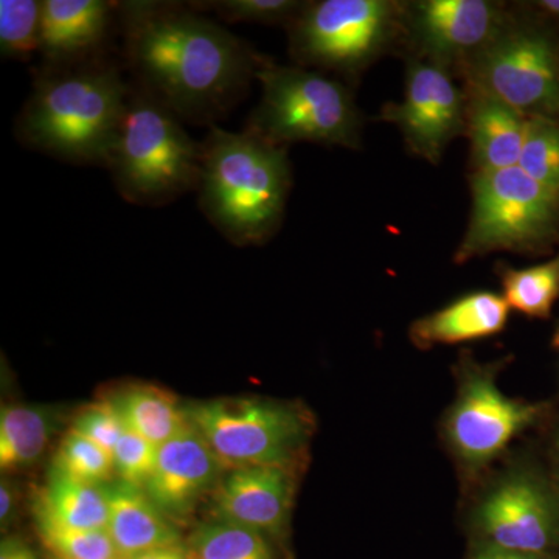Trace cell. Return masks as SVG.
<instances>
[{"mask_svg":"<svg viewBox=\"0 0 559 559\" xmlns=\"http://www.w3.org/2000/svg\"><path fill=\"white\" fill-rule=\"evenodd\" d=\"M135 86L180 121L209 124L248 94L260 55L190 3L119 2Z\"/></svg>","mask_w":559,"mask_h":559,"instance_id":"cell-1","label":"cell"},{"mask_svg":"<svg viewBox=\"0 0 559 559\" xmlns=\"http://www.w3.org/2000/svg\"><path fill=\"white\" fill-rule=\"evenodd\" d=\"M132 86L105 57L35 73L16 120L22 145L75 165L108 167Z\"/></svg>","mask_w":559,"mask_h":559,"instance_id":"cell-2","label":"cell"},{"mask_svg":"<svg viewBox=\"0 0 559 559\" xmlns=\"http://www.w3.org/2000/svg\"><path fill=\"white\" fill-rule=\"evenodd\" d=\"M290 187L288 146L210 127L197 191L202 212L231 245H266L282 227Z\"/></svg>","mask_w":559,"mask_h":559,"instance_id":"cell-3","label":"cell"},{"mask_svg":"<svg viewBox=\"0 0 559 559\" xmlns=\"http://www.w3.org/2000/svg\"><path fill=\"white\" fill-rule=\"evenodd\" d=\"M255 79L263 87L246 131L272 145L310 142L359 150L362 116L352 87L329 73L280 66L260 55Z\"/></svg>","mask_w":559,"mask_h":559,"instance_id":"cell-4","label":"cell"},{"mask_svg":"<svg viewBox=\"0 0 559 559\" xmlns=\"http://www.w3.org/2000/svg\"><path fill=\"white\" fill-rule=\"evenodd\" d=\"M202 143L182 121L132 86L130 103L108 162L116 189L135 205L162 207L198 190Z\"/></svg>","mask_w":559,"mask_h":559,"instance_id":"cell-5","label":"cell"},{"mask_svg":"<svg viewBox=\"0 0 559 559\" xmlns=\"http://www.w3.org/2000/svg\"><path fill=\"white\" fill-rule=\"evenodd\" d=\"M286 31L297 66L353 84L380 58L404 50L403 2L316 0L305 3Z\"/></svg>","mask_w":559,"mask_h":559,"instance_id":"cell-6","label":"cell"},{"mask_svg":"<svg viewBox=\"0 0 559 559\" xmlns=\"http://www.w3.org/2000/svg\"><path fill=\"white\" fill-rule=\"evenodd\" d=\"M468 227L454 252L465 264L495 252L540 255L559 242V191L520 167L469 173Z\"/></svg>","mask_w":559,"mask_h":559,"instance_id":"cell-7","label":"cell"},{"mask_svg":"<svg viewBox=\"0 0 559 559\" xmlns=\"http://www.w3.org/2000/svg\"><path fill=\"white\" fill-rule=\"evenodd\" d=\"M183 409L224 468H289L310 439L307 412L285 401L221 399L190 403Z\"/></svg>","mask_w":559,"mask_h":559,"instance_id":"cell-8","label":"cell"},{"mask_svg":"<svg viewBox=\"0 0 559 559\" xmlns=\"http://www.w3.org/2000/svg\"><path fill=\"white\" fill-rule=\"evenodd\" d=\"M463 90L502 102L525 117L559 120V49L549 33L518 20L460 72Z\"/></svg>","mask_w":559,"mask_h":559,"instance_id":"cell-9","label":"cell"},{"mask_svg":"<svg viewBox=\"0 0 559 559\" xmlns=\"http://www.w3.org/2000/svg\"><path fill=\"white\" fill-rule=\"evenodd\" d=\"M498 369L495 364L476 362L469 355L457 367V395L444 415L443 437L468 473H479L496 462L546 411L544 404L507 396L496 381Z\"/></svg>","mask_w":559,"mask_h":559,"instance_id":"cell-10","label":"cell"},{"mask_svg":"<svg viewBox=\"0 0 559 559\" xmlns=\"http://www.w3.org/2000/svg\"><path fill=\"white\" fill-rule=\"evenodd\" d=\"M510 17L507 3L491 0L403 2L404 51L457 75L498 38Z\"/></svg>","mask_w":559,"mask_h":559,"instance_id":"cell-11","label":"cell"},{"mask_svg":"<svg viewBox=\"0 0 559 559\" xmlns=\"http://www.w3.org/2000/svg\"><path fill=\"white\" fill-rule=\"evenodd\" d=\"M474 524L488 546L551 554L559 544V496L536 471L516 466L481 496Z\"/></svg>","mask_w":559,"mask_h":559,"instance_id":"cell-12","label":"cell"},{"mask_svg":"<svg viewBox=\"0 0 559 559\" xmlns=\"http://www.w3.org/2000/svg\"><path fill=\"white\" fill-rule=\"evenodd\" d=\"M454 76L443 66L407 58L403 100L385 103L380 114L399 128L412 156L432 165L466 132V94Z\"/></svg>","mask_w":559,"mask_h":559,"instance_id":"cell-13","label":"cell"},{"mask_svg":"<svg viewBox=\"0 0 559 559\" xmlns=\"http://www.w3.org/2000/svg\"><path fill=\"white\" fill-rule=\"evenodd\" d=\"M116 22L119 2L44 0L40 68H68L102 58Z\"/></svg>","mask_w":559,"mask_h":559,"instance_id":"cell-14","label":"cell"},{"mask_svg":"<svg viewBox=\"0 0 559 559\" xmlns=\"http://www.w3.org/2000/svg\"><path fill=\"white\" fill-rule=\"evenodd\" d=\"M223 468L204 437L189 425L157 450L156 466L143 489L165 516L176 520L193 510Z\"/></svg>","mask_w":559,"mask_h":559,"instance_id":"cell-15","label":"cell"},{"mask_svg":"<svg viewBox=\"0 0 559 559\" xmlns=\"http://www.w3.org/2000/svg\"><path fill=\"white\" fill-rule=\"evenodd\" d=\"M293 503V477L283 466H248L231 469L218 487V520L260 533L278 535L288 522Z\"/></svg>","mask_w":559,"mask_h":559,"instance_id":"cell-16","label":"cell"},{"mask_svg":"<svg viewBox=\"0 0 559 559\" xmlns=\"http://www.w3.org/2000/svg\"><path fill=\"white\" fill-rule=\"evenodd\" d=\"M466 94V138L471 173L506 170L520 165L528 117L479 92Z\"/></svg>","mask_w":559,"mask_h":559,"instance_id":"cell-17","label":"cell"},{"mask_svg":"<svg viewBox=\"0 0 559 559\" xmlns=\"http://www.w3.org/2000/svg\"><path fill=\"white\" fill-rule=\"evenodd\" d=\"M510 311L503 296L476 290L415 320L409 326V340L419 349L487 340L507 329Z\"/></svg>","mask_w":559,"mask_h":559,"instance_id":"cell-18","label":"cell"},{"mask_svg":"<svg viewBox=\"0 0 559 559\" xmlns=\"http://www.w3.org/2000/svg\"><path fill=\"white\" fill-rule=\"evenodd\" d=\"M110 539L121 558L132 559L159 547L179 544V533L145 489L116 481L105 485Z\"/></svg>","mask_w":559,"mask_h":559,"instance_id":"cell-19","label":"cell"},{"mask_svg":"<svg viewBox=\"0 0 559 559\" xmlns=\"http://www.w3.org/2000/svg\"><path fill=\"white\" fill-rule=\"evenodd\" d=\"M36 521L75 530H106L109 520L105 485L72 479L51 468L36 502Z\"/></svg>","mask_w":559,"mask_h":559,"instance_id":"cell-20","label":"cell"},{"mask_svg":"<svg viewBox=\"0 0 559 559\" xmlns=\"http://www.w3.org/2000/svg\"><path fill=\"white\" fill-rule=\"evenodd\" d=\"M61 415L50 406L14 404L0 412V469L27 468L38 462L60 428Z\"/></svg>","mask_w":559,"mask_h":559,"instance_id":"cell-21","label":"cell"},{"mask_svg":"<svg viewBox=\"0 0 559 559\" xmlns=\"http://www.w3.org/2000/svg\"><path fill=\"white\" fill-rule=\"evenodd\" d=\"M110 403L119 412L124 428L156 448L175 439L190 425L186 409L179 406L178 400L153 385L124 390Z\"/></svg>","mask_w":559,"mask_h":559,"instance_id":"cell-22","label":"cell"},{"mask_svg":"<svg viewBox=\"0 0 559 559\" xmlns=\"http://www.w3.org/2000/svg\"><path fill=\"white\" fill-rule=\"evenodd\" d=\"M502 296L510 310L530 319H549L559 299V252L536 266L516 270L506 261L496 264Z\"/></svg>","mask_w":559,"mask_h":559,"instance_id":"cell-23","label":"cell"},{"mask_svg":"<svg viewBox=\"0 0 559 559\" xmlns=\"http://www.w3.org/2000/svg\"><path fill=\"white\" fill-rule=\"evenodd\" d=\"M191 547L194 559H274L263 533L223 520L201 525Z\"/></svg>","mask_w":559,"mask_h":559,"instance_id":"cell-24","label":"cell"},{"mask_svg":"<svg viewBox=\"0 0 559 559\" xmlns=\"http://www.w3.org/2000/svg\"><path fill=\"white\" fill-rule=\"evenodd\" d=\"M40 17L38 0L0 2V53L5 60L28 61L39 55Z\"/></svg>","mask_w":559,"mask_h":559,"instance_id":"cell-25","label":"cell"},{"mask_svg":"<svg viewBox=\"0 0 559 559\" xmlns=\"http://www.w3.org/2000/svg\"><path fill=\"white\" fill-rule=\"evenodd\" d=\"M518 167L543 186L559 191V120L528 117Z\"/></svg>","mask_w":559,"mask_h":559,"instance_id":"cell-26","label":"cell"},{"mask_svg":"<svg viewBox=\"0 0 559 559\" xmlns=\"http://www.w3.org/2000/svg\"><path fill=\"white\" fill-rule=\"evenodd\" d=\"M51 468L92 485H103L116 473L112 455L73 429L61 440Z\"/></svg>","mask_w":559,"mask_h":559,"instance_id":"cell-27","label":"cell"},{"mask_svg":"<svg viewBox=\"0 0 559 559\" xmlns=\"http://www.w3.org/2000/svg\"><path fill=\"white\" fill-rule=\"evenodd\" d=\"M40 540L55 559L121 558L108 530H75L38 522Z\"/></svg>","mask_w":559,"mask_h":559,"instance_id":"cell-28","label":"cell"},{"mask_svg":"<svg viewBox=\"0 0 559 559\" xmlns=\"http://www.w3.org/2000/svg\"><path fill=\"white\" fill-rule=\"evenodd\" d=\"M194 10H212L227 22L283 25L288 27L304 9L299 0H215V2H189Z\"/></svg>","mask_w":559,"mask_h":559,"instance_id":"cell-29","label":"cell"},{"mask_svg":"<svg viewBox=\"0 0 559 559\" xmlns=\"http://www.w3.org/2000/svg\"><path fill=\"white\" fill-rule=\"evenodd\" d=\"M159 448L142 439L130 429H124L119 443L112 451L114 471L120 481L145 488L154 466Z\"/></svg>","mask_w":559,"mask_h":559,"instance_id":"cell-30","label":"cell"},{"mask_svg":"<svg viewBox=\"0 0 559 559\" xmlns=\"http://www.w3.org/2000/svg\"><path fill=\"white\" fill-rule=\"evenodd\" d=\"M72 429L112 455L114 448L127 428L109 400L86 407L73 421Z\"/></svg>","mask_w":559,"mask_h":559,"instance_id":"cell-31","label":"cell"},{"mask_svg":"<svg viewBox=\"0 0 559 559\" xmlns=\"http://www.w3.org/2000/svg\"><path fill=\"white\" fill-rule=\"evenodd\" d=\"M471 559H555V557L551 554H524V551L500 549V547L481 544Z\"/></svg>","mask_w":559,"mask_h":559,"instance_id":"cell-32","label":"cell"},{"mask_svg":"<svg viewBox=\"0 0 559 559\" xmlns=\"http://www.w3.org/2000/svg\"><path fill=\"white\" fill-rule=\"evenodd\" d=\"M17 506V488L10 479L3 477L0 481V522L2 527L9 525L13 520L14 510Z\"/></svg>","mask_w":559,"mask_h":559,"instance_id":"cell-33","label":"cell"},{"mask_svg":"<svg viewBox=\"0 0 559 559\" xmlns=\"http://www.w3.org/2000/svg\"><path fill=\"white\" fill-rule=\"evenodd\" d=\"M0 559H38L27 544L17 538H7L0 544Z\"/></svg>","mask_w":559,"mask_h":559,"instance_id":"cell-34","label":"cell"},{"mask_svg":"<svg viewBox=\"0 0 559 559\" xmlns=\"http://www.w3.org/2000/svg\"><path fill=\"white\" fill-rule=\"evenodd\" d=\"M521 10H528L540 17L559 22V0H538V2L516 3Z\"/></svg>","mask_w":559,"mask_h":559,"instance_id":"cell-35","label":"cell"},{"mask_svg":"<svg viewBox=\"0 0 559 559\" xmlns=\"http://www.w3.org/2000/svg\"><path fill=\"white\" fill-rule=\"evenodd\" d=\"M189 550L182 546V544H173V546L159 547V549H153L145 551V554L139 555V557L132 559H191Z\"/></svg>","mask_w":559,"mask_h":559,"instance_id":"cell-36","label":"cell"},{"mask_svg":"<svg viewBox=\"0 0 559 559\" xmlns=\"http://www.w3.org/2000/svg\"><path fill=\"white\" fill-rule=\"evenodd\" d=\"M551 344H554L555 348H559V322L557 326H555L554 337H551Z\"/></svg>","mask_w":559,"mask_h":559,"instance_id":"cell-37","label":"cell"},{"mask_svg":"<svg viewBox=\"0 0 559 559\" xmlns=\"http://www.w3.org/2000/svg\"><path fill=\"white\" fill-rule=\"evenodd\" d=\"M557 448H558V457H559V436H558V441H557Z\"/></svg>","mask_w":559,"mask_h":559,"instance_id":"cell-38","label":"cell"},{"mask_svg":"<svg viewBox=\"0 0 559 559\" xmlns=\"http://www.w3.org/2000/svg\"><path fill=\"white\" fill-rule=\"evenodd\" d=\"M117 559H128V558H117Z\"/></svg>","mask_w":559,"mask_h":559,"instance_id":"cell-39","label":"cell"},{"mask_svg":"<svg viewBox=\"0 0 559 559\" xmlns=\"http://www.w3.org/2000/svg\"><path fill=\"white\" fill-rule=\"evenodd\" d=\"M191 559H194V558H191Z\"/></svg>","mask_w":559,"mask_h":559,"instance_id":"cell-40","label":"cell"}]
</instances>
